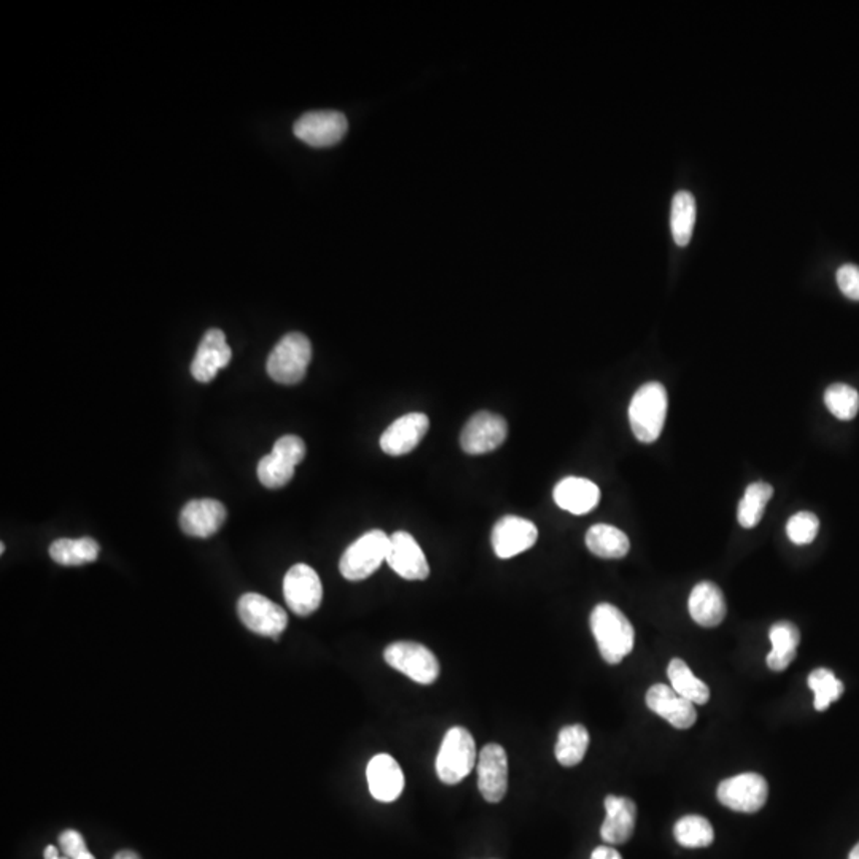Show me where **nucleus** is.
Wrapping results in <instances>:
<instances>
[{
	"label": "nucleus",
	"mask_w": 859,
	"mask_h": 859,
	"mask_svg": "<svg viewBox=\"0 0 859 859\" xmlns=\"http://www.w3.org/2000/svg\"><path fill=\"white\" fill-rule=\"evenodd\" d=\"M599 500V487L586 478L570 476L554 487V502L557 506L576 516L591 513L595 506L599 505Z\"/></svg>",
	"instance_id": "obj_22"
},
{
	"label": "nucleus",
	"mask_w": 859,
	"mask_h": 859,
	"mask_svg": "<svg viewBox=\"0 0 859 859\" xmlns=\"http://www.w3.org/2000/svg\"><path fill=\"white\" fill-rule=\"evenodd\" d=\"M390 537L382 530H371L349 546L341 557L339 570L349 581H363L373 575L387 559Z\"/></svg>",
	"instance_id": "obj_5"
},
{
	"label": "nucleus",
	"mask_w": 859,
	"mask_h": 859,
	"mask_svg": "<svg viewBox=\"0 0 859 859\" xmlns=\"http://www.w3.org/2000/svg\"><path fill=\"white\" fill-rule=\"evenodd\" d=\"M284 597L295 615L309 616L319 610L323 587L314 568L306 564L293 565L284 578Z\"/></svg>",
	"instance_id": "obj_9"
},
{
	"label": "nucleus",
	"mask_w": 859,
	"mask_h": 859,
	"mask_svg": "<svg viewBox=\"0 0 859 859\" xmlns=\"http://www.w3.org/2000/svg\"><path fill=\"white\" fill-rule=\"evenodd\" d=\"M848 859H859V844L853 848L852 853L848 856Z\"/></svg>",
	"instance_id": "obj_41"
},
{
	"label": "nucleus",
	"mask_w": 859,
	"mask_h": 859,
	"mask_svg": "<svg viewBox=\"0 0 859 859\" xmlns=\"http://www.w3.org/2000/svg\"><path fill=\"white\" fill-rule=\"evenodd\" d=\"M809 688L815 692V708L818 712L828 710L832 702L840 699L844 694V683L837 680L836 675L829 669L813 670L809 675Z\"/></svg>",
	"instance_id": "obj_31"
},
{
	"label": "nucleus",
	"mask_w": 859,
	"mask_h": 859,
	"mask_svg": "<svg viewBox=\"0 0 859 859\" xmlns=\"http://www.w3.org/2000/svg\"><path fill=\"white\" fill-rule=\"evenodd\" d=\"M646 705L657 716H661L670 726L677 729H689L696 724V707L691 700L680 696L672 686L662 685V683L651 686L646 692Z\"/></svg>",
	"instance_id": "obj_15"
},
{
	"label": "nucleus",
	"mask_w": 859,
	"mask_h": 859,
	"mask_svg": "<svg viewBox=\"0 0 859 859\" xmlns=\"http://www.w3.org/2000/svg\"><path fill=\"white\" fill-rule=\"evenodd\" d=\"M311 358V341L301 333H290L269 354L266 370L269 378L279 384H298L306 376Z\"/></svg>",
	"instance_id": "obj_4"
},
{
	"label": "nucleus",
	"mask_w": 859,
	"mask_h": 859,
	"mask_svg": "<svg viewBox=\"0 0 859 859\" xmlns=\"http://www.w3.org/2000/svg\"><path fill=\"white\" fill-rule=\"evenodd\" d=\"M430 420L425 414L411 413L395 420L381 436V449L387 455L400 457L419 446L427 435Z\"/></svg>",
	"instance_id": "obj_17"
},
{
	"label": "nucleus",
	"mask_w": 859,
	"mask_h": 859,
	"mask_svg": "<svg viewBox=\"0 0 859 859\" xmlns=\"http://www.w3.org/2000/svg\"><path fill=\"white\" fill-rule=\"evenodd\" d=\"M818 530H820V521L818 517L809 511H801L794 514L788 524H786V533L788 538L793 541L794 545H809L817 538Z\"/></svg>",
	"instance_id": "obj_34"
},
{
	"label": "nucleus",
	"mask_w": 859,
	"mask_h": 859,
	"mask_svg": "<svg viewBox=\"0 0 859 859\" xmlns=\"http://www.w3.org/2000/svg\"><path fill=\"white\" fill-rule=\"evenodd\" d=\"M673 834L678 844L686 848L710 847L715 840L712 823L699 815H686L678 820Z\"/></svg>",
	"instance_id": "obj_30"
},
{
	"label": "nucleus",
	"mask_w": 859,
	"mask_h": 859,
	"mask_svg": "<svg viewBox=\"0 0 859 859\" xmlns=\"http://www.w3.org/2000/svg\"><path fill=\"white\" fill-rule=\"evenodd\" d=\"M366 778H368L371 796L376 801L384 802V804L397 801L405 790L403 770L392 756L385 755V753L374 756L368 762Z\"/></svg>",
	"instance_id": "obj_19"
},
{
	"label": "nucleus",
	"mask_w": 859,
	"mask_h": 859,
	"mask_svg": "<svg viewBox=\"0 0 859 859\" xmlns=\"http://www.w3.org/2000/svg\"><path fill=\"white\" fill-rule=\"evenodd\" d=\"M99 543L93 538L83 537L78 540H56L51 543L50 557L56 564L64 567H78V565L91 564L98 560Z\"/></svg>",
	"instance_id": "obj_26"
},
{
	"label": "nucleus",
	"mask_w": 859,
	"mask_h": 859,
	"mask_svg": "<svg viewBox=\"0 0 859 859\" xmlns=\"http://www.w3.org/2000/svg\"><path fill=\"white\" fill-rule=\"evenodd\" d=\"M537 540V525L524 517H502L492 530V546L500 559H511L521 552L529 551Z\"/></svg>",
	"instance_id": "obj_14"
},
{
	"label": "nucleus",
	"mask_w": 859,
	"mask_h": 859,
	"mask_svg": "<svg viewBox=\"0 0 859 859\" xmlns=\"http://www.w3.org/2000/svg\"><path fill=\"white\" fill-rule=\"evenodd\" d=\"M238 613L247 629L274 640H279L288 626L287 611L265 595L255 592L242 595L238 602Z\"/></svg>",
	"instance_id": "obj_7"
},
{
	"label": "nucleus",
	"mask_w": 859,
	"mask_h": 859,
	"mask_svg": "<svg viewBox=\"0 0 859 859\" xmlns=\"http://www.w3.org/2000/svg\"><path fill=\"white\" fill-rule=\"evenodd\" d=\"M59 847L69 859H96L86 847L82 834L74 829H67L59 836Z\"/></svg>",
	"instance_id": "obj_36"
},
{
	"label": "nucleus",
	"mask_w": 859,
	"mask_h": 859,
	"mask_svg": "<svg viewBox=\"0 0 859 859\" xmlns=\"http://www.w3.org/2000/svg\"><path fill=\"white\" fill-rule=\"evenodd\" d=\"M385 562L390 565L393 572L408 581L427 580L430 576V565L424 551L414 540L413 535L403 530L393 533L390 537L389 552Z\"/></svg>",
	"instance_id": "obj_12"
},
{
	"label": "nucleus",
	"mask_w": 859,
	"mask_h": 859,
	"mask_svg": "<svg viewBox=\"0 0 859 859\" xmlns=\"http://www.w3.org/2000/svg\"><path fill=\"white\" fill-rule=\"evenodd\" d=\"M293 133L311 147H331L346 136L347 118L335 110L309 112L296 121Z\"/></svg>",
	"instance_id": "obj_10"
},
{
	"label": "nucleus",
	"mask_w": 859,
	"mask_h": 859,
	"mask_svg": "<svg viewBox=\"0 0 859 859\" xmlns=\"http://www.w3.org/2000/svg\"><path fill=\"white\" fill-rule=\"evenodd\" d=\"M772 495H774V487L767 482L759 481L750 484L740 500L739 513H737L740 525L745 529L756 527L761 522Z\"/></svg>",
	"instance_id": "obj_29"
},
{
	"label": "nucleus",
	"mask_w": 859,
	"mask_h": 859,
	"mask_svg": "<svg viewBox=\"0 0 859 859\" xmlns=\"http://www.w3.org/2000/svg\"><path fill=\"white\" fill-rule=\"evenodd\" d=\"M607 817L600 828V836L610 845L626 844L635 831L637 805L627 797L607 796Z\"/></svg>",
	"instance_id": "obj_20"
},
{
	"label": "nucleus",
	"mask_w": 859,
	"mask_h": 859,
	"mask_svg": "<svg viewBox=\"0 0 859 859\" xmlns=\"http://www.w3.org/2000/svg\"><path fill=\"white\" fill-rule=\"evenodd\" d=\"M586 546L594 556L602 559H622L627 556L630 541L626 533L613 525H592L586 533Z\"/></svg>",
	"instance_id": "obj_24"
},
{
	"label": "nucleus",
	"mask_w": 859,
	"mask_h": 859,
	"mask_svg": "<svg viewBox=\"0 0 859 859\" xmlns=\"http://www.w3.org/2000/svg\"><path fill=\"white\" fill-rule=\"evenodd\" d=\"M669 408L667 390L661 382H648L630 401L629 422L640 443L651 444L661 436Z\"/></svg>",
	"instance_id": "obj_2"
},
{
	"label": "nucleus",
	"mask_w": 859,
	"mask_h": 859,
	"mask_svg": "<svg viewBox=\"0 0 859 859\" xmlns=\"http://www.w3.org/2000/svg\"><path fill=\"white\" fill-rule=\"evenodd\" d=\"M669 675L670 686L685 697L691 700L694 705H705L710 699V689L705 685L704 681L692 673L689 665L681 659H672L667 669Z\"/></svg>",
	"instance_id": "obj_27"
},
{
	"label": "nucleus",
	"mask_w": 859,
	"mask_h": 859,
	"mask_svg": "<svg viewBox=\"0 0 859 859\" xmlns=\"http://www.w3.org/2000/svg\"><path fill=\"white\" fill-rule=\"evenodd\" d=\"M478 786L482 797L490 804H498L506 796L508 756L505 748L497 743H489L479 753Z\"/></svg>",
	"instance_id": "obj_13"
},
{
	"label": "nucleus",
	"mask_w": 859,
	"mask_h": 859,
	"mask_svg": "<svg viewBox=\"0 0 859 859\" xmlns=\"http://www.w3.org/2000/svg\"><path fill=\"white\" fill-rule=\"evenodd\" d=\"M696 214V199L692 193L686 190L678 191L677 195L673 196L670 209V230L678 247H686L691 242Z\"/></svg>",
	"instance_id": "obj_25"
},
{
	"label": "nucleus",
	"mask_w": 859,
	"mask_h": 859,
	"mask_svg": "<svg viewBox=\"0 0 859 859\" xmlns=\"http://www.w3.org/2000/svg\"><path fill=\"white\" fill-rule=\"evenodd\" d=\"M43 858L45 859H69V858H61L59 856L58 848L53 847V845H48L45 848V852H43Z\"/></svg>",
	"instance_id": "obj_39"
},
{
	"label": "nucleus",
	"mask_w": 859,
	"mask_h": 859,
	"mask_svg": "<svg viewBox=\"0 0 859 859\" xmlns=\"http://www.w3.org/2000/svg\"><path fill=\"white\" fill-rule=\"evenodd\" d=\"M587 748H589V732L586 727L583 724H572L560 729L554 753L559 764L573 767L583 761Z\"/></svg>",
	"instance_id": "obj_28"
},
{
	"label": "nucleus",
	"mask_w": 859,
	"mask_h": 859,
	"mask_svg": "<svg viewBox=\"0 0 859 859\" xmlns=\"http://www.w3.org/2000/svg\"><path fill=\"white\" fill-rule=\"evenodd\" d=\"M689 615L702 627L720 626L726 618V600L720 587L710 581L694 586L689 595Z\"/></svg>",
	"instance_id": "obj_21"
},
{
	"label": "nucleus",
	"mask_w": 859,
	"mask_h": 859,
	"mask_svg": "<svg viewBox=\"0 0 859 859\" xmlns=\"http://www.w3.org/2000/svg\"><path fill=\"white\" fill-rule=\"evenodd\" d=\"M113 859H140V856L136 852L125 850V852L117 853V855L113 856Z\"/></svg>",
	"instance_id": "obj_40"
},
{
	"label": "nucleus",
	"mask_w": 859,
	"mask_h": 859,
	"mask_svg": "<svg viewBox=\"0 0 859 859\" xmlns=\"http://www.w3.org/2000/svg\"><path fill=\"white\" fill-rule=\"evenodd\" d=\"M273 454L279 455L280 459L287 460L290 465L296 467L303 462L304 455H306V444L300 436L285 435L274 444Z\"/></svg>",
	"instance_id": "obj_35"
},
{
	"label": "nucleus",
	"mask_w": 859,
	"mask_h": 859,
	"mask_svg": "<svg viewBox=\"0 0 859 859\" xmlns=\"http://www.w3.org/2000/svg\"><path fill=\"white\" fill-rule=\"evenodd\" d=\"M0 551H2V554H4V551H5L4 543H2V545H0Z\"/></svg>",
	"instance_id": "obj_42"
},
{
	"label": "nucleus",
	"mask_w": 859,
	"mask_h": 859,
	"mask_svg": "<svg viewBox=\"0 0 859 859\" xmlns=\"http://www.w3.org/2000/svg\"><path fill=\"white\" fill-rule=\"evenodd\" d=\"M826 408L839 420L855 419L859 411V393L847 384H832L825 392Z\"/></svg>",
	"instance_id": "obj_32"
},
{
	"label": "nucleus",
	"mask_w": 859,
	"mask_h": 859,
	"mask_svg": "<svg viewBox=\"0 0 859 859\" xmlns=\"http://www.w3.org/2000/svg\"><path fill=\"white\" fill-rule=\"evenodd\" d=\"M384 659L390 667L419 685H432L440 677V662L432 651L420 643H392L385 648Z\"/></svg>",
	"instance_id": "obj_6"
},
{
	"label": "nucleus",
	"mask_w": 859,
	"mask_h": 859,
	"mask_svg": "<svg viewBox=\"0 0 859 859\" xmlns=\"http://www.w3.org/2000/svg\"><path fill=\"white\" fill-rule=\"evenodd\" d=\"M591 859H622L621 855L616 852L615 848L607 847V845H603V847L595 848L594 852H592Z\"/></svg>",
	"instance_id": "obj_38"
},
{
	"label": "nucleus",
	"mask_w": 859,
	"mask_h": 859,
	"mask_svg": "<svg viewBox=\"0 0 859 859\" xmlns=\"http://www.w3.org/2000/svg\"><path fill=\"white\" fill-rule=\"evenodd\" d=\"M772 651L767 654V665L774 672H783L790 667L797 654V646L801 643V632L793 622H775L769 632Z\"/></svg>",
	"instance_id": "obj_23"
},
{
	"label": "nucleus",
	"mask_w": 859,
	"mask_h": 859,
	"mask_svg": "<svg viewBox=\"0 0 859 859\" xmlns=\"http://www.w3.org/2000/svg\"><path fill=\"white\" fill-rule=\"evenodd\" d=\"M508 436V424L502 416L481 411L468 420L460 435V446L470 455L487 454L502 446Z\"/></svg>",
	"instance_id": "obj_11"
},
{
	"label": "nucleus",
	"mask_w": 859,
	"mask_h": 859,
	"mask_svg": "<svg viewBox=\"0 0 859 859\" xmlns=\"http://www.w3.org/2000/svg\"><path fill=\"white\" fill-rule=\"evenodd\" d=\"M478 762L475 739L462 726L451 727L444 735L436 756V774L446 785H457L470 775Z\"/></svg>",
	"instance_id": "obj_3"
},
{
	"label": "nucleus",
	"mask_w": 859,
	"mask_h": 859,
	"mask_svg": "<svg viewBox=\"0 0 859 859\" xmlns=\"http://www.w3.org/2000/svg\"><path fill=\"white\" fill-rule=\"evenodd\" d=\"M716 796L724 807L734 812L756 813L766 805L769 785L762 775L748 772L723 780Z\"/></svg>",
	"instance_id": "obj_8"
},
{
	"label": "nucleus",
	"mask_w": 859,
	"mask_h": 859,
	"mask_svg": "<svg viewBox=\"0 0 859 859\" xmlns=\"http://www.w3.org/2000/svg\"><path fill=\"white\" fill-rule=\"evenodd\" d=\"M225 521V506L217 500H212V498L191 500L183 506L182 513H180L182 532L187 533L190 537H212L218 530L222 529Z\"/></svg>",
	"instance_id": "obj_18"
},
{
	"label": "nucleus",
	"mask_w": 859,
	"mask_h": 859,
	"mask_svg": "<svg viewBox=\"0 0 859 859\" xmlns=\"http://www.w3.org/2000/svg\"><path fill=\"white\" fill-rule=\"evenodd\" d=\"M233 350L226 343L222 330L212 328L204 335L203 341L196 350L191 362V374L198 382L214 381L218 371L223 370L231 362Z\"/></svg>",
	"instance_id": "obj_16"
},
{
	"label": "nucleus",
	"mask_w": 859,
	"mask_h": 859,
	"mask_svg": "<svg viewBox=\"0 0 859 859\" xmlns=\"http://www.w3.org/2000/svg\"><path fill=\"white\" fill-rule=\"evenodd\" d=\"M591 630L607 664L622 662L634 650L635 630L627 616L611 603H600L591 613Z\"/></svg>",
	"instance_id": "obj_1"
},
{
	"label": "nucleus",
	"mask_w": 859,
	"mask_h": 859,
	"mask_svg": "<svg viewBox=\"0 0 859 859\" xmlns=\"http://www.w3.org/2000/svg\"><path fill=\"white\" fill-rule=\"evenodd\" d=\"M295 468L287 460L280 459L279 455L271 452L258 463V479L268 489H279V487L287 486L288 482L292 481Z\"/></svg>",
	"instance_id": "obj_33"
},
{
	"label": "nucleus",
	"mask_w": 859,
	"mask_h": 859,
	"mask_svg": "<svg viewBox=\"0 0 859 859\" xmlns=\"http://www.w3.org/2000/svg\"><path fill=\"white\" fill-rule=\"evenodd\" d=\"M837 285L840 292L853 301H859V268L855 265H844L837 271Z\"/></svg>",
	"instance_id": "obj_37"
}]
</instances>
